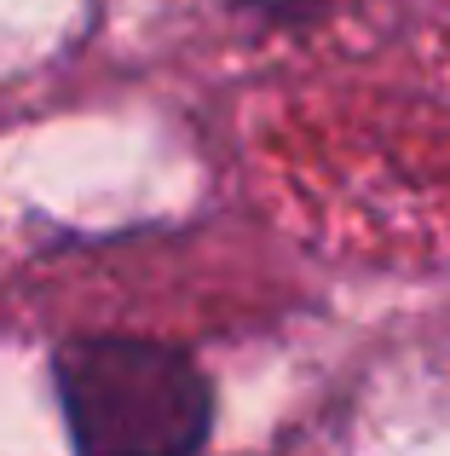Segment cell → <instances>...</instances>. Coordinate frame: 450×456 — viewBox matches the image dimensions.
Masks as SVG:
<instances>
[{"instance_id":"obj_1","label":"cell","mask_w":450,"mask_h":456,"mask_svg":"<svg viewBox=\"0 0 450 456\" xmlns=\"http://www.w3.org/2000/svg\"><path fill=\"white\" fill-rule=\"evenodd\" d=\"M76 456H197L214 434L208 376L162 341L87 335L52 358Z\"/></svg>"},{"instance_id":"obj_2","label":"cell","mask_w":450,"mask_h":456,"mask_svg":"<svg viewBox=\"0 0 450 456\" xmlns=\"http://www.w3.org/2000/svg\"><path fill=\"white\" fill-rule=\"evenodd\" d=\"M237 12H254V18L277 23V29H306V23L324 12V0H225Z\"/></svg>"}]
</instances>
